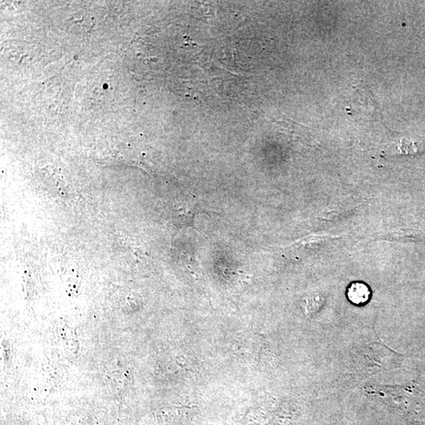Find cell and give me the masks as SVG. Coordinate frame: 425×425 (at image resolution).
<instances>
[{
    "label": "cell",
    "instance_id": "obj_2",
    "mask_svg": "<svg viewBox=\"0 0 425 425\" xmlns=\"http://www.w3.org/2000/svg\"><path fill=\"white\" fill-rule=\"evenodd\" d=\"M391 150L395 151V153L401 155H415L422 151V144L417 142H410L408 140H401L397 143L395 147Z\"/></svg>",
    "mask_w": 425,
    "mask_h": 425
},
{
    "label": "cell",
    "instance_id": "obj_1",
    "mask_svg": "<svg viewBox=\"0 0 425 425\" xmlns=\"http://www.w3.org/2000/svg\"><path fill=\"white\" fill-rule=\"evenodd\" d=\"M370 296V289L364 283H353L350 284L347 290V297L349 300L357 306H362L367 303Z\"/></svg>",
    "mask_w": 425,
    "mask_h": 425
}]
</instances>
